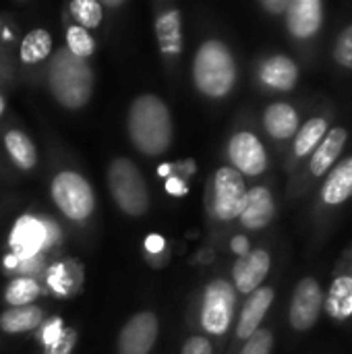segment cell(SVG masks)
Wrapping results in <instances>:
<instances>
[{"label":"cell","instance_id":"cell-1","mask_svg":"<svg viewBox=\"0 0 352 354\" xmlns=\"http://www.w3.org/2000/svg\"><path fill=\"white\" fill-rule=\"evenodd\" d=\"M129 139L143 156H162L172 143V116L162 97L143 93L135 97L127 114Z\"/></svg>","mask_w":352,"mask_h":354},{"label":"cell","instance_id":"cell-2","mask_svg":"<svg viewBox=\"0 0 352 354\" xmlns=\"http://www.w3.org/2000/svg\"><path fill=\"white\" fill-rule=\"evenodd\" d=\"M93 71L87 60L77 58L66 48L52 54L48 71V87L54 100L66 110L83 108L93 93Z\"/></svg>","mask_w":352,"mask_h":354},{"label":"cell","instance_id":"cell-3","mask_svg":"<svg viewBox=\"0 0 352 354\" xmlns=\"http://www.w3.org/2000/svg\"><path fill=\"white\" fill-rule=\"evenodd\" d=\"M193 81L199 93L212 100L226 97L237 83V62L220 39L203 41L193 58Z\"/></svg>","mask_w":352,"mask_h":354},{"label":"cell","instance_id":"cell-4","mask_svg":"<svg viewBox=\"0 0 352 354\" xmlns=\"http://www.w3.org/2000/svg\"><path fill=\"white\" fill-rule=\"evenodd\" d=\"M108 189L114 203L133 218H141L149 209V189L147 183L129 158H116L108 168Z\"/></svg>","mask_w":352,"mask_h":354},{"label":"cell","instance_id":"cell-5","mask_svg":"<svg viewBox=\"0 0 352 354\" xmlns=\"http://www.w3.org/2000/svg\"><path fill=\"white\" fill-rule=\"evenodd\" d=\"M50 195L56 207L73 222H85L95 209V193L85 176L62 170L52 178Z\"/></svg>","mask_w":352,"mask_h":354},{"label":"cell","instance_id":"cell-6","mask_svg":"<svg viewBox=\"0 0 352 354\" xmlns=\"http://www.w3.org/2000/svg\"><path fill=\"white\" fill-rule=\"evenodd\" d=\"M237 309V290L230 282L216 278L203 290L201 303V328L212 336L228 332Z\"/></svg>","mask_w":352,"mask_h":354},{"label":"cell","instance_id":"cell-7","mask_svg":"<svg viewBox=\"0 0 352 354\" xmlns=\"http://www.w3.org/2000/svg\"><path fill=\"white\" fill-rule=\"evenodd\" d=\"M247 199V185L243 174L232 166H222L214 174V214L220 220H234L241 216Z\"/></svg>","mask_w":352,"mask_h":354},{"label":"cell","instance_id":"cell-8","mask_svg":"<svg viewBox=\"0 0 352 354\" xmlns=\"http://www.w3.org/2000/svg\"><path fill=\"white\" fill-rule=\"evenodd\" d=\"M324 309V290L315 278H303L293 295L290 301V326L297 332H307L311 330Z\"/></svg>","mask_w":352,"mask_h":354},{"label":"cell","instance_id":"cell-9","mask_svg":"<svg viewBox=\"0 0 352 354\" xmlns=\"http://www.w3.org/2000/svg\"><path fill=\"white\" fill-rule=\"evenodd\" d=\"M228 160L243 176H259L268 168V153L257 135L239 131L228 141Z\"/></svg>","mask_w":352,"mask_h":354},{"label":"cell","instance_id":"cell-10","mask_svg":"<svg viewBox=\"0 0 352 354\" xmlns=\"http://www.w3.org/2000/svg\"><path fill=\"white\" fill-rule=\"evenodd\" d=\"M160 324L156 313L141 311L133 315L118 334V354H147L158 340Z\"/></svg>","mask_w":352,"mask_h":354},{"label":"cell","instance_id":"cell-11","mask_svg":"<svg viewBox=\"0 0 352 354\" xmlns=\"http://www.w3.org/2000/svg\"><path fill=\"white\" fill-rule=\"evenodd\" d=\"M44 247H48V230L44 218L25 216L17 220L10 232V249L12 255L19 259V263L35 257Z\"/></svg>","mask_w":352,"mask_h":354},{"label":"cell","instance_id":"cell-12","mask_svg":"<svg viewBox=\"0 0 352 354\" xmlns=\"http://www.w3.org/2000/svg\"><path fill=\"white\" fill-rule=\"evenodd\" d=\"M272 268V257L266 249H253L247 255L239 257V261L232 268V280L234 288L241 295H253L257 288H261V282L268 278Z\"/></svg>","mask_w":352,"mask_h":354},{"label":"cell","instance_id":"cell-13","mask_svg":"<svg viewBox=\"0 0 352 354\" xmlns=\"http://www.w3.org/2000/svg\"><path fill=\"white\" fill-rule=\"evenodd\" d=\"M324 23V4L319 0H293L286 10V27L299 39L313 37Z\"/></svg>","mask_w":352,"mask_h":354},{"label":"cell","instance_id":"cell-14","mask_svg":"<svg viewBox=\"0 0 352 354\" xmlns=\"http://www.w3.org/2000/svg\"><path fill=\"white\" fill-rule=\"evenodd\" d=\"M276 216V203L272 197V191L266 187H253L247 191L245 207L239 216L241 224L249 230H261L272 224Z\"/></svg>","mask_w":352,"mask_h":354},{"label":"cell","instance_id":"cell-15","mask_svg":"<svg viewBox=\"0 0 352 354\" xmlns=\"http://www.w3.org/2000/svg\"><path fill=\"white\" fill-rule=\"evenodd\" d=\"M272 303H274V288H270V286H261L253 295H249V299L243 305V311L239 315V324H237V336L241 340H249L259 330Z\"/></svg>","mask_w":352,"mask_h":354},{"label":"cell","instance_id":"cell-16","mask_svg":"<svg viewBox=\"0 0 352 354\" xmlns=\"http://www.w3.org/2000/svg\"><path fill=\"white\" fill-rule=\"evenodd\" d=\"M259 79H261V83H266L272 89L290 91L299 79V68H297L295 60H290L288 56L276 54V56H270L261 64Z\"/></svg>","mask_w":352,"mask_h":354},{"label":"cell","instance_id":"cell-17","mask_svg":"<svg viewBox=\"0 0 352 354\" xmlns=\"http://www.w3.org/2000/svg\"><path fill=\"white\" fill-rule=\"evenodd\" d=\"M346 139H349V131L342 129V127H336V129L328 131V135L317 145V149L313 151L311 162H309V168H311L313 176H324L326 172H330V168L334 166V162L342 153V149L346 145Z\"/></svg>","mask_w":352,"mask_h":354},{"label":"cell","instance_id":"cell-18","mask_svg":"<svg viewBox=\"0 0 352 354\" xmlns=\"http://www.w3.org/2000/svg\"><path fill=\"white\" fill-rule=\"evenodd\" d=\"M263 127L268 135L274 139H280V141L290 139L299 131V114L290 104H284V102L270 104L263 112Z\"/></svg>","mask_w":352,"mask_h":354},{"label":"cell","instance_id":"cell-19","mask_svg":"<svg viewBox=\"0 0 352 354\" xmlns=\"http://www.w3.org/2000/svg\"><path fill=\"white\" fill-rule=\"evenodd\" d=\"M352 197V156L334 166L322 187V199L328 205H340Z\"/></svg>","mask_w":352,"mask_h":354},{"label":"cell","instance_id":"cell-20","mask_svg":"<svg viewBox=\"0 0 352 354\" xmlns=\"http://www.w3.org/2000/svg\"><path fill=\"white\" fill-rule=\"evenodd\" d=\"M156 37L166 56H178L183 52V21L176 8L166 10L156 19Z\"/></svg>","mask_w":352,"mask_h":354},{"label":"cell","instance_id":"cell-21","mask_svg":"<svg viewBox=\"0 0 352 354\" xmlns=\"http://www.w3.org/2000/svg\"><path fill=\"white\" fill-rule=\"evenodd\" d=\"M44 319V311L37 305L10 307L0 315V330L6 334H25L35 330Z\"/></svg>","mask_w":352,"mask_h":354},{"label":"cell","instance_id":"cell-22","mask_svg":"<svg viewBox=\"0 0 352 354\" xmlns=\"http://www.w3.org/2000/svg\"><path fill=\"white\" fill-rule=\"evenodd\" d=\"M326 309L334 319L352 317V276H340L334 280L326 299Z\"/></svg>","mask_w":352,"mask_h":354},{"label":"cell","instance_id":"cell-23","mask_svg":"<svg viewBox=\"0 0 352 354\" xmlns=\"http://www.w3.org/2000/svg\"><path fill=\"white\" fill-rule=\"evenodd\" d=\"M326 135H328V120L322 118V116L309 118L295 135V153H297V158H303V156H309L311 151H315Z\"/></svg>","mask_w":352,"mask_h":354},{"label":"cell","instance_id":"cell-24","mask_svg":"<svg viewBox=\"0 0 352 354\" xmlns=\"http://www.w3.org/2000/svg\"><path fill=\"white\" fill-rule=\"evenodd\" d=\"M4 147H6L10 160L19 168L29 170V168L35 166V162H37V149H35L33 141L25 133H21V131H8L4 135Z\"/></svg>","mask_w":352,"mask_h":354},{"label":"cell","instance_id":"cell-25","mask_svg":"<svg viewBox=\"0 0 352 354\" xmlns=\"http://www.w3.org/2000/svg\"><path fill=\"white\" fill-rule=\"evenodd\" d=\"M21 60L25 64H35L41 62L52 54V35L46 29H33L29 31L23 41H21Z\"/></svg>","mask_w":352,"mask_h":354},{"label":"cell","instance_id":"cell-26","mask_svg":"<svg viewBox=\"0 0 352 354\" xmlns=\"http://www.w3.org/2000/svg\"><path fill=\"white\" fill-rule=\"evenodd\" d=\"M39 297V284L29 278V276H23V278H15L6 290H4V301L10 305V307H27L31 305L35 299Z\"/></svg>","mask_w":352,"mask_h":354},{"label":"cell","instance_id":"cell-27","mask_svg":"<svg viewBox=\"0 0 352 354\" xmlns=\"http://www.w3.org/2000/svg\"><path fill=\"white\" fill-rule=\"evenodd\" d=\"M68 10L77 19L79 27H83L87 31L95 29L102 23V17H104L102 4L95 2V0H73L68 4Z\"/></svg>","mask_w":352,"mask_h":354},{"label":"cell","instance_id":"cell-28","mask_svg":"<svg viewBox=\"0 0 352 354\" xmlns=\"http://www.w3.org/2000/svg\"><path fill=\"white\" fill-rule=\"evenodd\" d=\"M66 50L71 54H75L77 58L87 60L95 52V41L87 29H83L79 25H71L66 29Z\"/></svg>","mask_w":352,"mask_h":354},{"label":"cell","instance_id":"cell-29","mask_svg":"<svg viewBox=\"0 0 352 354\" xmlns=\"http://www.w3.org/2000/svg\"><path fill=\"white\" fill-rule=\"evenodd\" d=\"M274 348V334L272 330L259 328L249 340H245V346L239 354H270Z\"/></svg>","mask_w":352,"mask_h":354},{"label":"cell","instance_id":"cell-30","mask_svg":"<svg viewBox=\"0 0 352 354\" xmlns=\"http://www.w3.org/2000/svg\"><path fill=\"white\" fill-rule=\"evenodd\" d=\"M334 58L340 66L352 68V25L338 33L334 44Z\"/></svg>","mask_w":352,"mask_h":354},{"label":"cell","instance_id":"cell-31","mask_svg":"<svg viewBox=\"0 0 352 354\" xmlns=\"http://www.w3.org/2000/svg\"><path fill=\"white\" fill-rule=\"evenodd\" d=\"M75 342H77V332L75 330H64V334L52 346H46V354H71Z\"/></svg>","mask_w":352,"mask_h":354},{"label":"cell","instance_id":"cell-32","mask_svg":"<svg viewBox=\"0 0 352 354\" xmlns=\"http://www.w3.org/2000/svg\"><path fill=\"white\" fill-rule=\"evenodd\" d=\"M180 354H214V348H212V344H210V340L205 336H191L183 344Z\"/></svg>","mask_w":352,"mask_h":354},{"label":"cell","instance_id":"cell-33","mask_svg":"<svg viewBox=\"0 0 352 354\" xmlns=\"http://www.w3.org/2000/svg\"><path fill=\"white\" fill-rule=\"evenodd\" d=\"M68 282L71 278L66 276V268L62 263H58L52 272H50V286L58 292V295H66L68 292Z\"/></svg>","mask_w":352,"mask_h":354},{"label":"cell","instance_id":"cell-34","mask_svg":"<svg viewBox=\"0 0 352 354\" xmlns=\"http://www.w3.org/2000/svg\"><path fill=\"white\" fill-rule=\"evenodd\" d=\"M64 334V330H62V322H60V317H56V319H52L48 326H46V330H44V334H41V340H44V344L46 346H52L60 336Z\"/></svg>","mask_w":352,"mask_h":354},{"label":"cell","instance_id":"cell-35","mask_svg":"<svg viewBox=\"0 0 352 354\" xmlns=\"http://www.w3.org/2000/svg\"><path fill=\"white\" fill-rule=\"evenodd\" d=\"M164 247H166V241H164L160 234H151V236L145 239V249H147L149 253H162Z\"/></svg>","mask_w":352,"mask_h":354},{"label":"cell","instance_id":"cell-36","mask_svg":"<svg viewBox=\"0 0 352 354\" xmlns=\"http://www.w3.org/2000/svg\"><path fill=\"white\" fill-rule=\"evenodd\" d=\"M261 6L270 12H286L290 6V0H263Z\"/></svg>","mask_w":352,"mask_h":354},{"label":"cell","instance_id":"cell-37","mask_svg":"<svg viewBox=\"0 0 352 354\" xmlns=\"http://www.w3.org/2000/svg\"><path fill=\"white\" fill-rule=\"evenodd\" d=\"M166 191L172 193V195H185V193H187V187H185V183H183L180 178L168 176V178H166Z\"/></svg>","mask_w":352,"mask_h":354},{"label":"cell","instance_id":"cell-38","mask_svg":"<svg viewBox=\"0 0 352 354\" xmlns=\"http://www.w3.org/2000/svg\"><path fill=\"white\" fill-rule=\"evenodd\" d=\"M230 247H232V251L239 255V257H243V255H247L251 249H249V243H247V239L245 236H234L232 239V243H230Z\"/></svg>","mask_w":352,"mask_h":354},{"label":"cell","instance_id":"cell-39","mask_svg":"<svg viewBox=\"0 0 352 354\" xmlns=\"http://www.w3.org/2000/svg\"><path fill=\"white\" fill-rule=\"evenodd\" d=\"M100 4H102V8H104V6H110V8H116V6H120L122 2H120V0H104V2H100Z\"/></svg>","mask_w":352,"mask_h":354},{"label":"cell","instance_id":"cell-40","mask_svg":"<svg viewBox=\"0 0 352 354\" xmlns=\"http://www.w3.org/2000/svg\"><path fill=\"white\" fill-rule=\"evenodd\" d=\"M160 174H162V176L170 174V166H168V164H162V168H160Z\"/></svg>","mask_w":352,"mask_h":354},{"label":"cell","instance_id":"cell-41","mask_svg":"<svg viewBox=\"0 0 352 354\" xmlns=\"http://www.w3.org/2000/svg\"><path fill=\"white\" fill-rule=\"evenodd\" d=\"M4 108H6V102H4V97L0 95V116H2V112H4Z\"/></svg>","mask_w":352,"mask_h":354}]
</instances>
